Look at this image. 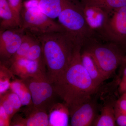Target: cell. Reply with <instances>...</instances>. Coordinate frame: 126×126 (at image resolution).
Here are the masks:
<instances>
[{
  "label": "cell",
  "instance_id": "4",
  "mask_svg": "<svg viewBox=\"0 0 126 126\" xmlns=\"http://www.w3.org/2000/svg\"><path fill=\"white\" fill-rule=\"evenodd\" d=\"M20 18L21 28L36 36L66 31L40 10L36 0H27L23 3Z\"/></svg>",
  "mask_w": 126,
  "mask_h": 126
},
{
  "label": "cell",
  "instance_id": "29",
  "mask_svg": "<svg viewBox=\"0 0 126 126\" xmlns=\"http://www.w3.org/2000/svg\"><path fill=\"white\" fill-rule=\"evenodd\" d=\"M123 63L125 64H126V56H125V57H124Z\"/></svg>",
  "mask_w": 126,
  "mask_h": 126
},
{
  "label": "cell",
  "instance_id": "15",
  "mask_svg": "<svg viewBox=\"0 0 126 126\" xmlns=\"http://www.w3.org/2000/svg\"><path fill=\"white\" fill-rule=\"evenodd\" d=\"M116 101H108L105 102L100 109V114L97 116L93 126H116L115 111Z\"/></svg>",
  "mask_w": 126,
  "mask_h": 126
},
{
  "label": "cell",
  "instance_id": "16",
  "mask_svg": "<svg viewBox=\"0 0 126 126\" xmlns=\"http://www.w3.org/2000/svg\"><path fill=\"white\" fill-rule=\"evenodd\" d=\"M81 61L86 71L93 81L100 87L106 79L100 72L96 63L89 53L81 49Z\"/></svg>",
  "mask_w": 126,
  "mask_h": 126
},
{
  "label": "cell",
  "instance_id": "10",
  "mask_svg": "<svg viewBox=\"0 0 126 126\" xmlns=\"http://www.w3.org/2000/svg\"><path fill=\"white\" fill-rule=\"evenodd\" d=\"M9 68L14 75L21 79L30 77L38 78L46 74L45 66L43 61L30 60L25 58L15 61Z\"/></svg>",
  "mask_w": 126,
  "mask_h": 126
},
{
  "label": "cell",
  "instance_id": "26",
  "mask_svg": "<svg viewBox=\"0 0 126 126\" xmlns=\"http://www.w3.org/2000/svg\"><path fill=\"white\" fill-rule=\"evenodd\" d=\"M115 109L120 112L126 114V94L124 93L122 96L116 101Z\"/></svg>",
  "mask_w": 126,
  "mask_h": 126
},
{
  "label": "cell",
  "instance_id": "30",
  "mask_svg": "<svg viewBox=\"0 0 126 126\" xmlns=\"http://www.w3.org/2000/svg\"><path fill=\"white\" fill-rule=\"evenodd\" d=\"M126 93V92H125V93Z\"/></svg>",
  "mask_w": 126,
  "mask_h": 126
},
{
  "label": "cell",
  "instance_id": "18",
  "mask_svg": "<svg viewBox=\"0 0 126 126\" xmlns=\"http://www.w3.org/2000/svg\"><path fill=\"white\" fill-rule=\"evenodd\" d=\"M10 89L18 95L23 106L32 105L31 94L22 79H15L11 82Z\"/></svg>",
  "mask_w": 126,
  "mask_h": 126
},
{
  "label": "cell",
  "instance_id": "27",
  "mask_svg": "<svg viewBox=\"0 0 126 126\" xmlns=\"http://www.w3.org/2000/svg\"><path fill=\"white\" fill-rule=\"evenodd\" d=\"M11 119L2 106H0V126H10Z\"/></svg>",
  "mask_w": 126,
  "mask_h": 126
},
{
  "label": "cell",
  "instance_id": "6",
  "mask_svg": "<svg viewBox=\"0 0 126 126\" xmlns=\"http://www.w3.org/2000/svg\"><path fill=\"white\" fill-rule=\"evenodd\" d=\"M21 79L30 92L34 107L48 112L50 109L56 103L55 99L58 96L53 84L47 77H30Z\"/></svg>",
  "mask_w": 126,
  "mask_h": 126
},
{
  "label": "cell",
  "instance_id": "23",
  "mask_svg": "<svg viewBox=\"0 0 126 126\" xmlns=\"http://www.w3.org/2000/svg\"><path fill=\"white\" fill-rule=\"evenodd\" d=\"M3 94H5L9 101L14 107L16 112H17L20 110L21 106H23L21 101L18 95L11 90L9 91L8 90Z\"/></svg>",
  "mask_w": 126,
  "mask_h": 126
},
{
  "label": "cell",
  "instance_id": "20",
  "mask_svg": "<svg viewBox=\"0 0 126 126\" xmlns=\"http://www.w3.org/2000/svg\"><path fill=\"white\" fill-rule=\"evenodd\" d=\"M83 6L99 7L108 10L126 6V0H80Z\"/></svg>",
  "mask_w": 126,
  "mask_h": 126
},
{
  "label": "cell",
  "instance_id": "8",
  "mask_svg": "<svg viewBox=\"0 0 126 126\" xmlns=\"http://www.w3.org/2000/svg\"><path fill=\"white\" fill-rule=\"evenodd\" d=\"M97 95L78 106L70 112L72 126H93L99 109Z\"/></svg>",
  "mask_w": 126,
  "mask_h": 126
},
{
  "label": "cell",
  "instance_id": "24",
  "mask_svg": "<svg viewBox=\"0 0 126 126\" xmlns=\"http://www.w3.org/2000/svg\"><path fill=\"white\" fill-rule=\"evenodd\" d=\"M0 105L2 106L11 120L16 113L14 107L4 94L0 95Z\"/></svg>",
  "mask_w": 126,
  "mask_h": 126
},
{
  "label": "cell",
  "instance_id": "7",
  "mask_svg": "<svg viewBox=\"0 0 126 126\" xmlns=\"http://www.w3.org/2000/svg\"><path fill=\"white\" fill-rule=\"evenodd\" d=\"M100 34L119 46L126 42V6L109 10Z\"/></svg>",
  "mask_w": 126,
  "mask_h": 126
},
{
  "label": "cell",
  "instance_id": "12",
  "mask_svg": "<svg viewBox=\"0 0 126 126\" xmlns=\"http://www.w3.org/2000/svg\"><path fill=\"white\" fill-rule=\"evenodd\" d=\"M83 12L87 23L96 33H100L107 17L108 10L93 6H83Z\"/></svg>",
  "mask_w": 126,
  "mask_h": 126
},
{
  "label": "cell",
  "instance_id": "25",
  "mask_svg": "<svg viewBox=\"0 0 126 126\" xmlns=\"http://www.w3.org/2000/svg\"><path fill=\"white\" fill-rule=\"evenodd\" d=\"M7 1L16 16L21 22L20 12L23 3L22 0H7Z\"/></svg>",
  "mask_w": 126,
  "mask_h": 126
},
{
  "label": "cell",
  "instance_id": "13",
  "mask_svg": "<svg viewBox=\"0 0 126 126\" xmlns=\"http://www.w3.org/2000/svg\"><path fill=\"white\" fill-rule=\"evenodd\" d=\"M0 31L21 28V23L16 16L7 0H0Z\"/></svg>",
  "mask_w": 126,
  "mask_h": 126
},
{
  "label": "cell",
  "instance_id": "5",
  "mask_svg": "<svg viewBox=\"0 0 126 126\" xmlns=\"http://www.w3.org/2000/svg\"><path fill=\"white\" fill-rule=\"evenodd\" d=\"M80 0H67L59 16V23L67 31L82 42L95 37V33L89 27L84 15Z\"/></svg>",
  "mask_w": 126,
  "mask_h": 126
},
{
  "label": "cell",
  "instance_id": "11",
  "mask_svg": "<svg viewBox=\"0 0 126 126\" xmlns=\"http://www.w3.org/2000/svg\"><path fill=\"white\" fill-rule=\"evenodd\" d=\"M25 34L24 30L19 28L11 38L0 44V63L5 64L17 52L23 42Z\"/></svg>",
  "mask_w": 126,
  "mask_h": 126
},
{
  "label": "cell",
  "instance_id": "22",
  "mask_svg": "<svg viewBox=\"0 0 126 126\" xmlns=\"http://www.w3.org/2000/svg\"><path fill=\"white\" fill-rule=\"evenodd\" d=\"M25 58L30 60L44 61L42 45L37 37L36 40L30 48Z\"/></svg>",
  "mask_w": 126,
  "mask_h": 126
},
{
  "label": "cell",
  "instance_id": "19",
  "mask_svg": "<svg viewBox=\"0 0 126 126\" xmlns=\"http://www.w3.org/2000/svg\"><path fill=\"white\" fill-rule=\"evenodd\" d=\"M36 39V36L29 32L25 31L24 37L20 47L16 53L4 65L9 68L11 64L15 61L20 59L25 58L30 48Z\"/></svg>",
  "mask_w": 126,
  "mask_h": 126
},
{
  "label": "cell",
  "instance_id": "17",
  "mask_svg": "<svg viewBox=\"0 0 126 126\" xmlns=\"http://www.w3.org/2000/svg\"><path fill=\"white\" fill-rule=\"evenodd\" d=\"M40 10L52 19L58 17L67 0H36Z\"/></svg>",
  "mask_w": 126,
  "mask_h": 126
},
{
  "label": "cell",
  "instance_id": "3",
  "mask_svg": "<svg viewBox=\"0 0 126 126\" xmlns=\"http://www.w3.org/2000/svg\"><path fill=\"white\" fill-rule=\"evenodd\" d=\"M109 42L102 44L94 37L85 41L82 47V50L92 56L106 80L115 73L125 57L118 46Z\"/></svg>",
  "mask_w": 126,
  "mask_h": 126
},
{
  "label": "cell",
  "instance_id": "14",
  "mask_svg": "<svg viewBox=\"0 0 126 126\" xmlns=\"http://www.w3.org/2000/svg\"><path fill=\"white\" fill-rule=\"evenodd\" d=\"M49 126H68L69 109L64 103H55L48 111Z\"/></svg>",
  "mask_w": 126,
  "mask_h": 126
},
{
  "label": "cell",
  "instance_id": "28",
  "mask_svg": "<svg viewBox=\"0 0 126 126\" xmlns=\"http://www.w3.org/2000/svg\"><path fill=\"white\" fill-rule=\"evenodd\" d=\"M119 92L123 94L126 91V67L124 69L123 75L119 85Z\"/></svg>",
  "mask_w": 126,
  "mask_h": 126
},
{
  "label": "cell",
  "instance_id": "9",
  "mask_svg": "<svg viewBox=\"0 0 126 126\" xmlns=\"http://www.w3.org/2000/svg\"><path fill=\"white\" fill-rule=\"evenodd\" d=\"M22 112L25 117L15 114L11 122L10 126H49L48 114L47 111L36 108L32 104L26 106Z\"/></svg>",
  "mask_w": 126,
  "mask_h": 126
},
{
  "label": "cell",
  "instance_id": "21",
  "mask_svg": "<svg viewBox=\"0 0 126 126\" xmlns=\"http://www.w3.org/2000/svg\"><path fill=\"white\" fill-rule=\"evenodd\" d=\"M0 95H1L10 89V79L14 75L10 69L4 64L0 63Z\"/></svg>",
  "mask_w": 126,
  "mask_h": 126
},
{
  "label": "cell",
  "instance_id": "1",
  "mask_svg": "<svg viewBox=\"0 0 126 126\" xmlns=\"http://www.w3.org/2000/svg\"><path fill=\"white\" fill-rule=\"evenodd\" d=\"M81 49L82 46L79 47L67 70L53 83L58 97L67 106L69 112L90 99L100 88L93 81L82 63Z\"/></svg>",
  "mask_w": 126,
  "mask_h": 126
},
{
  "label": "cell",
  "instance_id": "2",
  "mask_svg": "<svg viewBox=\"0 0 126 126\" xmlns=\"http://www.w3.org/2000/svg\"><path fill=\"white\" fill-rule=\"evenodd\" d=\"M36 37L42 45L47 78L54 83L68 67L82 42L67 31Z\"/></svg>",
  "mask_w": 126,
  "mask_h": 126
}]
</instances>
